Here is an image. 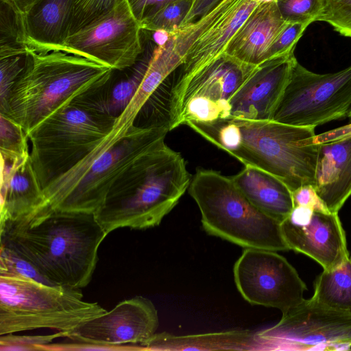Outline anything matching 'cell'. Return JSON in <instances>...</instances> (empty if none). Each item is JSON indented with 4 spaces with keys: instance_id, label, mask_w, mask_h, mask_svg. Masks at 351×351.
I'll return each mask as SVG.
<instances>
[{
    "instance_id": "6da1fadb",
    "label": "cell",
    "mask_w": 351,
    "mask_h": 351,
    "mask_svg": "<svg viewBox=\"0 0 351 351\" xmlns=\"http://www.w3.org/2000/svg\"><path fill=\"white\" fill-rule=\"evenodd\" d=\"M107 234L95 213L56 210L48 204L0 223V246L27 261L49 284L81 289L91 280Z\"/></svg>"
},
{
    "instance_id": "7a4b0ae2",
    "label": "cell",
    "mask_w": 351,
    "mask_h": 351,
    "mask_svg": "<svg viewBox=\"0 0 351 351\" xmlns=\"http://www.w3.org/2000/svg\"><path fill=\"white\" fill-rule=\"evenodd\" d=\"M166 124L114 123L112 131L85 157L43 189L56 210L95 213L109 191L129 174L150 150L165 142Z\"/></svg>"
},
{
    "instance_id": "3957f363",
    "label": "cell",
    "mask_w": 351,
    "mask_h": 351,
    "mask_svg": "<svg viewBox=\"0 0 351 351\" xmlns=\"http://www.w3.org/2000/svg\"><path fill=\"white\" fill-rule=\"evenodd\" d=\"M113 69L61 51H27L23 71L10 90L3 114L26 134L58 108L102 90Z\"/></svg>"
},
{
    "instance_id": "277c9868",
    "label": "cell",
    "mask_w": 351,
    "mask_h": 351,
    "mask_svg": "<svg viewBox=\"0 0 351 351\" xmlns=\"http://www.w3.org/2000/svg\"><path fill=\"white\" fill-rule=\"evenodd\" d=\"M191 178L181 154L164 142L109 191L95 217L108 234L120 228L158 226L189 189Z\"/></svg>"
},
{
    "instance_id": "5b68a950",
    "label": "cell",
    "mask_w": 351,
    "mask_h": 351,
    "mask_svg": "<svg viewBox=\"0 0 351 351\" xmlns=\"http://www.w3.org/2000/svg\"><path fill=\"white\" fill-rule=\"evenodd\" d=\"M315 128L272 120L252 121L232 117L223 151L244 166L262 169L280 179L292 191L313 185L319 144Z\"/></svg>"
},
{
    "instance_id": "8992f818",
    "label": "cell",
    "mask_w": 351,
    "mask_h": 351,
    "mask_svg": "<svg viewBox=\"0 0 351 351\" xmlns=\"http://www.w3.org/2000/svg\"><path fill=\"white\" fill-rule=\"evenodd\" d=\"M188 189L208 234L244 248L289 250L281 221L254 206L231 177L213 170L198 169Z\"/></svg>"
},
{
    "instance_id": "52a82bcc",
    "label": "cell",
    "mask_w": 351,
    "mask_h": 351,
    "mask_svg": "<svg viewBox=\"0 0 351 351\" xmlns=\"http://www.w3.org/2000/svg\"><path fill=\"white\" fill-rule=\"evenodd\" d=\"M88 96L66 103L27 134L31 163L43 189L80 162L114 126L117 117L97 110Z\"/></svg>"
},
{
    "instance_id": "ba28073f",
    "label": "cell",
    "mask_w": 351,
    "mask_h": 351,
    "mask_svg": "<svg viewBox=\"0 0 351 351\" xmlns=\"http://www.w3.org/2000/svg\"><path fill=\"white\" fill-rule=\"evenodd\" d=\"M107 311L80 289L0 273V335L40 328L69 333Z\"/></svg>"
},
{
    "instance_id": "9c48e42d",
    "label": "cell",
    "mask_w": 351,
    "mask_h": 351,
    "mask_svg": "<svg viewBox=\"0 0 351 351\" xmlns=\"http://www.w3.org/2000/svg\"><path fill=\"white\" fill-rule=\"evenodd\" d=\"M351 111V65L334 73H316L297 59L272 121L305 127L348 117Z\"/></svg>"
},
{
    "instance_id": "30bf717a",
    "label": "cell",
    "mask_w": 351,
    "mask_h": 351,
    "mask_svg": "<svg viewBox=\"0 0 351 351\" xmlns=\"http://www.w3.org/2000/svg\"><path fill=\"white\" fill-rule=\"evenodd\" d=\"M256 66L225 52L212 60L189 80L173 99L168 101L167 125L169 131L188 121L206 122L229 117L232 97Z\"/></svg>"
},
{
    "instance_id": "8fae6325",
    "label": "cell",
    "mask_w": 351,
    "mask_h": 351,
    "mask_svg": "<svg viewBox=\"0 0 351 351\" xmlns=\"http://www.w3.org/2000/svg\"><path fill=\"white\" fill-rule=\"evenodd\" d=\"M256 333L263 350H349L351 315L304 298L276 324Z\"/></svg>"
},
{
    "instance_id": "7c38bea8",
    "label": "cell",
    "mask_w": 351,
    "mask_h": 351,
    "mask_svg": "<svg viewBox=\"0 0 351 351\" xmlns=\"http://www.w3.org/2000/svg\"><path fill=\"white\" fill-rule=\"evenodd\" d=\"M233 271L239 291L252 304L276 308L282 313L304 299L306 284L276 251L245 248Z\"/></svg>"
},
{
    "instance_id": "4fadbf2b",
    "label": "cell",
    "mask_w": 351,
    "mask_h": 351,
    "mask_svg": "<svg viewBox=\"0 0 351 351\" xmlns=\"http://www.w3.org/2000/svg\"><path fill=\"white\" fill-rule=\"evenodd\" d=\"M141 30L124 0L98 22L69 36L59 51L121 71L132 67L144 53Z\"/></svg>"
},
{
    "instance_id": "5bb4252c",
    "label": "cell",
    "mask_w": 351,
    "mask_h": 351,
    "mask_svg": "<svg viewBox=\"0 0 351 351\" xmlns=\"http://www.w3.org/2000/svg\"><path fill=\"white\" fill-rule=\"evenodd\" d=\"M280 225L289 249L308 256L323 269H334L350 257L338 213L294 206Z\"/></svg>"
},
{
    "instance_id": "9a60e30c",
    "label": "cell",
    "mask_w": 351,
    "mask_h": 351,
    "mask_svg": "<svg viewBox=\"0 0 351 351\" xmlns=\"http://www.w3.org/2000/svg\"><path fill=\"white\" fill-rule=\"evenodd\" d=\"M157 310L151 300L136 296L69 333L75 341L108 346L140 344L156 333Z\"/></svg>"
},
{
    "instance_id": "2e32d148",
    "label": "cell",
    "mask_w": 351,
    "mask_h": 351,
    "mask_svg": "<svg viewBox=\"0 0 351 351\" xmlns=\"http://www.w3.org/2000/svg\"><path fill=\"white\" fill-rule=\"evenodd\" d=\"M295 60L292 51L256 65L232 97L230 117L252 121L271 120Z\"/></svg>"
},
{
    "instance_id": "e0dca14e",
    "label": "cell",
    "mask_w": 351,
    "mask_h": 351,
    "mask_svg": "<svg viewBox=\"0 0 351 351\" xmlns=\"http://www.w3.org/2000/svg\"><path fill=\"white\" fill-rule=\"evenodd\" d=\"M263 1L241 0L194 43L180 66L178 77L170 90L168 101L180 93L196 73L224 52L230 40Z\"/></svg>"
},
{
    "instance_id": "ac0fdd59",
    "label": "cell",
    "mask_w": 351,
    "mask_h": 351,
    "mask_svg": "<svg viewBox=\"0 0 351 351\" xmlns=\"http://www.w3.org/2000/svg\"><path fill=\"white\" fill-rule=\"evenodd\" d=\"M1 160L0 223L23 219L49 204L29 155Z\"/></svg>"
},
{
    "instance_id": "d6986e66",
    "label": "cell",
    "mask_w": 351,
    "mask_h": 351,
    "mask_svg": "<svg viewBox=\"0 0 351 351\" xmlns=\"http://www.w3.org/2000/svg\"><path fill=\"white\" fill-rule=\"evenodd\" d=\"M286 22L276 0L261 1L227 44L224 52L243 62L258 65Z\"/></svg>"
},
{
    "instance_id": "ffe728a7",
    "label": "cell",
    "mask_w": 351,
    "mask_h": 351,
    "mask_svg": "<svg viewBox=\"0 0 351 351\" xmlns=\"http://www.w3.org/2000/svg\"><path fill=\"white\" fill-rule=\"evenodd\" d=\"M72 0H43L18 15L19 43L27 51H59L67 37Z\"/></svg>"
},
{
    "instance_id": "44dd1931",
    "label": "cell",
    "mask_w": 351,
    "mask_h": 351,
    "mask_svg": "<svg viewBox=\"0 0 351 351\" xmlns=\"http://www.w3.org/2000/svg\"><path fill=\"white\" fill-rule=\"evenodd\" d=\"M332 213L351 196V137L319 144L313 184Z\"/></svg>"
},
{
    "instance_id": "7402d4cb",
    "label": "cell",
    "mask_w": 351,
    "mask_h": 351,
    "mask_svg": "<svg viewBox=\"0 0 351 351\" xmlns=\"http://www.w3.org/2000/svg\"><path fill=\"white\" fill-rule=\"evenodd\" d=\"M231 178L245 197L256 208L282 221L293 208L292 192L276 176L258 168L244 166Z\"/></svg>"
},
{
    "instance_id": "603a6c76",
    "label": "cell",
    "mask_w": 351,
    "mask_h": 351,
    "mask_svg": "<svg viewBox=\"0 0 351 351\" xmlns=\"http://www.w3.org/2000/svg\"><path fill=\"white\" fill-rule=\"evenodd\" d=\"M143 350H258L261 343L256 332L232 330L198 335H153L139 344Z\"/></svg>"
},
{
    "instance_id": "cb8c5ba5",
    "label": "cell",
    "mask_w": 351,
    "mask_h": 351,
    "mask_svg": "<svg viewBox=\"0 0 351 351\" xmlns=\"http://www.w3.org/2000/svg\"><path fill=\"white\" fill-rule=\"evenodd\" d=\"M154 49L143 53L126 77L114 85H107L95 94L88 96L91 104L101 112L119 117L127 108L138 90L147 71Z\"/></svg>"
},
{
    "instance_id": "d4e9b609",
    "label": "cell",
    "mask_w": 351,
    "mask_h": 351,
    "mask_svg": "<svg viewBox=\"0 0 351 351\" xmlns=\"http://www.w3.org/2000/svg\"><path fill=\"white\" fill-rule=\"evenodd\" d=\"M321 306L351 315V257L332 269H323L315 281L311 298Z\"/></svg>"
},
{
    "instance_id": "484cf974",
    "label": "cell",
    "mask_w": 351,
    "mask_h": 351,
    "mask_svg": "<svg viewBox=\"0 0 351 351\" xmlns=\"http://www.w3.org/2000/svg\"><path fill=\"white\" fill-rule=\"evenodd\" d=\"M123 1L72 0L67 37L98 22Z\"/></svg>"
},
{
    "instance_id": "4316f807",
    "label": "cell",
    "mask_w": 351,
    "mask_h": 351,
    "mask_svg": "<svg viewBox=\"0 0 351 351\" xmlns=\"http://www.w3.org/2000/svg\"><path fill=\"white\" fill-rule=\"evenodd\" d=\"M28 137L23 128L0 114V153L1 158L15 160L29 155Z\"/></svg>"
},
{
    "instance_id": "83f0119b",
    "label": "cell",
    "mask_w": 351,
    "mask_h": 351,
    "mask_svg": "<svg viewBox=\"0 0 351 351\" xmlns=\"http://www.w3.org/2000/svg\"><path fill=\"white\" fill-rule=\"evenodd\" d=\"M193 0H175L155 14L140 23L142 30L171 32L180 27L188 14Z\"/></svg>"
},
{
    "instance_id": "f1b7e54d",
    "label": "cell",
    "mask_w": 351,
    "mask_h": 351,
    "mask_svg": "<svg viewBox=\"0 0 351 351\" xmlns=\"http://www.w3.org/2000/svg\"><path fill=\"white\" fill-rule=\"evenodd\" d=\"M0 7V59L25 56L27 50L19 43L17 14L5 3Z\"/></svg>"
},
{
    "instance_id": "f546056e",
    "label": "cell",
    "mask_w": 351,
    "mask_h": 351,
    "mask_svg": "<svg viewBox=\"0 0 351 351\" xmlns=\"http://www.w3.org/2000/svg\"><path fill=\"white\" fill-rule=\"evenodd\" d=\"M276 2L286 22L306 26L317 21L324 4V0H276Z\"/></svg>"
},
{
    "instance_id": "4dcf8cb0",
    "label": "cell",
    "mask_w": 351,
    "mask_h": 351,
    "mask_svg": "<svg viewBox=\"0 0 351 351\" xmlns=\"http://www.w3.org/2000/svg\"><path fill=\"white\" fill-rule=\"evenodd\" d=\"M317 21L326 22L340 34L351 37V0H324Z\"/></svg>"
},
{
    "instance_id": "1f68e13d",
    "label": "cell",
    "mask_w": 351,
    "mask_h": 351,
    "mask_svg": "<svg viewBox=\"0 0 351 351\" xmlns=\"http://www.w3.org/2000/svg\"><path fill=\"white\" fill-rule=\"evenodd\" d=\"M69 332L59 331L47 335H18L14 333L1 335V351H42V348L51 343L53 339L68 337Z\"/></svg>"
},
{
    "instance_id": "d6a6232c",
    "label": "cell",
    "mask_w": 351,
    "mask_h": 351,
    "mask_svg": "<svg viewBox=\"0 0 351 351\" xmlns=\"http://www.w3.org/2000/svg\"><path fill=\"white\" fill-rule=\"evenodd\" d=\"M308 26L298 23H287L270 46L267 60L294 51L295 45Z\"/></svg>"
},
{
    "instance_id": "836d02e7",
    "label": "cell",
    "mask_w": 351,
    "mask_h": 351,
    "mask_svg": "<svg viewBox=\"0 0 351 351\" xmlns=\"http://www.w3.org/2000/svg\"><path fill=\"white\" fill-rule=\"evenodd\" d=\"M21 56L0 59V110L4 108L10 90L24 69Z\"/></svg>"
},
{
    "instance_id": "e575fe53",
    "label": "cell",
    "mask_w": 351,
    "mask_h": 351,
    "mask_svg": "<svg viewBox=\"0 0 351 351\" xmlns=\"http://www.w3.org/2000/svg\"><path fill=\"white\" fill-rule=\"evenodd\" d=\"M0 273L21 275L50 285L30 263L3 246H0Z\"/></svg>"
},
{
    "instance_id": "d590c367",
    "label": "cell",
    "mask_w": 351,
    "mask_h": 351,
    "mask_svg": "<svg viewBox=\"0 0 351 351\" xmlns=\"http://www.w3.org/2000/svg\"><path fill=\"white\" fill-rule=\"evenodd\" d=\"M42 350L64 351H123L143 350L139 344H126L121 346H108L85 342L49 343L42 348Z\"/></svg>"
},
{
    "instance_id": "8d00e7d4",
    "label": "cell",
    "mask_w": 351,
    "mask_h": 351,
    "mask_svg": "<svg viewBox=\"0 0 351 351\" xmlns=\"http://www.w3.org/2000/svg\"><path fill=\"white\" fill-rule=\"evenodd\" d=\"M294 206L308 208L316 212H330L312 184L303 185L292 191Z\"/></svg>"
},
{
    "instance_id": "74e56055",
    "label": "cell",
    "mask_w": 351,
    "mask_h": 351,
    "mask_svg": "<svg viewBox=\"0 0 351 351\" xmlns=\"http://www.w3.org/2000/svg\"><path fill=\"white\" fill-rule=\"evenodd\" d=\"M139 23L155 14L162 7L175 0H127Z\"/></svg>"
},
{
    "instance_id": "f35d334b",
    "label": "cell",
    "mask_w": 351,
    "mask_h": 351,
    "mask_svg": "<svg viewBox=\"0 0 351 351\" xmlns=\"http://www.w3.org/2000/svg\"><path fill=\"white\" fill-rule=\"evenodd\" d=\"M222 0H193L192 6L181 26L198 21L210 12Z\"/></svg>"
},
{
    "instance_id": "ab89813d",
    "label": "cell",
    "mask_w": 351,
    "mask_h": 351,
    "mask_svg": "<svg viewBox=\"0 0 351 351\" xmlns=\"http://www.w3.org/2000/svg\"><path fill=\"white\" fill-rule=\"evenodd\" d=\"M348 137H351V122L345 125L316 134L313 142L314 144H321Z\"/></svg>"
},
{
    "instance_id": "60d3db41",
    "label": "cell",
    "mask_w": 351,
    "mask_h": 351,
    "mask_svg": "<svg viewBox=\"0 0 351 351\" xmlns=\"http://www.w3.org/2000/svg\"><path fill=\"white\" fill-rule=\"evenodd\" d=\"M43 0H0L8 4L18 15L27 13L34 5Z\"/></svg>"
},
{
    "instance_id": "b9f144b4",
    "label": "cell",
    "mask_w": 351,
    "mask_h": 351,
    "mask_svg": "<svg viewBox=\"0 0 351 351\" xmlns=\"http://www.w3.org/2000/svg\"><path fill=\"white\" fill-rule=\"evenodd\" d=\"M348 118H350L351 119V111H350V114L348 115Z\"/></svg>"
},
{
    "instance_id": "7bdbcfd3",
    "label": "cell",
    "mask_w": 351,
    "mask_h": 351,
    "mask_svg": "<svg viewBox=\"0 0 351 351\" xmlns=\"http://www.w3.org/2000/svg\"><path fill=\"white\" fill-rule=\"evenodd\" d=\"M350 257H351V256H350Z\"/></svg>"
},
{
    "instance_id": "ee69618b",
    "label": "cell",
    "mask_w": 351,
    "mask_h": 351,
    "mask_svg": "<svg viewBox=\"0 0 351 351\" xmlns=\"http://www.w3.org/2000/svg\"></svg>"
}]
</instances>
